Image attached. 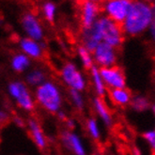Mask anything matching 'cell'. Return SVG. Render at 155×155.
<instances>
[{"mask_svg": "<svg viewBox=\"0 0 155 155\" xmlns=\"http://www.w3.org/2000/svg\"><path fill=\"white\" fill-rule=\"evenodd\" d=\"M154 22V8L142 0H134L125 20L120 25L125 36L136 37L146 32Z\"/></svg>", "mask_w": 155, "mask_h": 155, "instance_id": "cell-1", "label": "cell"}, {"mask_svg": "<svg viewBox=\"0 0 155 155\" xmlns=\"http://www.w3.org/2000/svg\"><path fill=\"white\" fill-rule=\"evenodd\" d=\"M36 105H39L45 112L56 115L63 109L64 95L56 81L47 79L38 87L34 88Z\"/></svg>", "mask_w": 155, "mask_h": 155, "instance_id": "cell-2", "label": "cell"}, {"mask_svg": "<svg viewBox=\"0 0 155 155\" xmlns=\"http://www.w3.org/2000/svg\"><path fill=\"white\" fill-rule=\"evenodd\" d=\"M8 95L24 112L34 111L36 103L30 87L22 80H14L7 87Z\"/></svg>", "mask_w": 155, "mask_h": 155, "instance_id": "cell-3", "label": "cell"}, {"mask_svg": "<svg viewBox=\"0 0 155 155\" xmlns=\"http://www.w3.org/2000/svg\"><path fill=\"white\" fill-rule=\"evenodd\" d=\"M94 25L101 36L102 42H105L117 49L122 45L125 35L121 29L120 25L115 23L104 15H101Z\"/></svg>", "mask_w": 155, "mask_h": 155, "instance_id": "cell-4", "label": "cell"}, {"mask_svg": "<svg viewBox=\"0 0 155 155\" xmlns=\"http://www.w3.org/2000/svg\"><path fill=\"white\" fill-rule=\"evenodd\" d=\"M59 77L64 86L69 90H76L84 92L87 89L88 82L85 74L74 62H66L62 65L59 71Z\"/></svg>", "mask_w": 155, "mask_h": 155, "instance_id": "cell-5", "label": "cell"}, {"mask_svg": "<svg viewBox=\"0 0 155 155\" xmlns=\"http://www.w3.org/2000/svg\"><path fill=\"white\" fill-rule=\"evenodd\" d=\"M132 1L127 0H104L102 10L109 19L121 25L129 12Z\"/></svg>", "mask_w": 155, "mask_h": 155, "instance_id": "cell-6", "label": "cell"}, {"mask_svg": "<svg viewBox=\"0 0 155 155\" xmlns=\"http://www.w3.org/2000/svg\"><path fill=\"white\" fill-rule=\"evenodd\" d=\"M94 65L99 69L117 66L118 60L117 49L105 42H101L92 52Z\"/></svg>", "mask_w": 155, "mask_h": 155, "instance_id": "cell-7", "label": "cell"}, {"mask_svg": "<svg viewBox=\"0 0 155 155\" xmlns=\"http://www.w3.org/2000/svg\"><path fill=\"white\" fill-rule=\"evenodd\" d=\"M60 142L65 150L74 155H87V149L85 142L74 131H63L60 134Z\"/></svg>", "mask_w": 155, "mask_h": 155, "instance_id": "cell-8", "label": "cell"}, {"mask_svg": "<svg viewBox=\"0 0 155 155\" xmlns=\"http://www.w3.org/2000/svg\"><path fill=\"white\" fill-rule=\"evenodd\" d=\"M100 74L108 90L126 87L127 82L124 71L117 66L100 69Z\"/></svg>", "mask_w": 155, "mask_h": 155, "instance_id": "cell-9", "label": "cell"}, {"mask_svg": "<svg viewBox=\"0 0 155 155\" xmlns=\"http://www.w3.org/2000/svg\"><path fill=\"white\" fill-rule=\"evenodd\" d=\"M22 27L26 38L42 41L44 38L43 26L39 19L32 13H25L22 18Z\"/></svg>", "mask_w": 155, "mask_h": 155, "instance_id": "cell-10", "label": "cell"}, {"mask_svg": "<svg viewBox=\"0 0 155 155\" xmlns=\"http://www.w3.org/2000/svg\"><path fill=\"white\" fill-rule=\"evenodd\" d=\"M101 8L99 4L93 2H82L80 8V22L82 29H87L93 26L98 18L101 16Z\"/></svg>", "mask_w": 155, "mask_h": 155, "instance_id": "cell-11", "label": "cell"}, {"mask_svg": "<svg viewBox=\"0 0 155 155\" xmlns=\"http://www.w3.org/2000/svg\"><path fill=\"white\" fill-rule=\"evenodd\" d=\"M19 47L23 54L31 60H39L44 54L45 45L42 41H37L29 38H22L19 41Z\"/></svg>", "mask_w": 155, "mask_h": 155, "instance_id": "cell-12", "label": "cell"}, {"mask_svg": "<svg viewBox=\"0 0 155 155\" xmlns=\"http://www.w3.org/2000/svg\"><path fill=\"white\" fill-rule=\"evenodd\" d=\"M92 107L99 120L107 128H111L114 124V117L104 99L97 96L94 97L92 100Z\"/></svg>", "mask_w": 155, "mask_h": 155, "instance_id": "cell-13", "label": "cell"}, {"mask_svg": "<svg viewBox=\"0 0 155 155\" xmlns=\"http://www.w3.org/2000/svg\"><path fill=\"white\" fill-rule=\"evenodd\" d=\"M26 127L34 144L41 150L46 149L48 145V138L44 134L40 122L36 118L31 117L26 121Z\"/></svg>", "mask_w": 155, "mask_h": 155, "instance_id": "cell-14", "label": "cell"}, {"mask_svg": "<svg viewBox=\"0 0 155 155\" xmlns=\"http://www.w3.org/2000/svg\"><path fill=\"white\" fill-rule=\"evenodd\" d=\"M107 95L112 104L117 107L128 106L133 97L132 92L127 87L110 89L107 91Z\"/></svg>", "mask_w": 155, "mask_h": 155, "instance_id": "cell-15", "label": "cell"}, {"mask_svg": "<svg viewBox=\"0 0 155 155\" xmlns=\"http://www.w3.org/2000/svg\"><path fill=\"white\" fill-rule=\"evenodd\" d=\"M81 41H82V45L91 53L102 42L101 36H100L95 25L87 29H82Z\"/></svg>", "mask_w": 155, "mask_h": 155, "instance_id": "cell-16", "label": "cell"}, {"mask_svg": "<svg viewBox=\"0 0 155 155\" xmlns=\"http://www.w3.org/2000/svg\"><path fill=\"white\" fill-rule=\"evenodd\" d=\"M47 80V74L41 68L29 69L25 72V83L29 87L36 88Z\"/></svg>", "mask_w": 155, "mask_h": 155, "instance_id": "cell-17", "label": "cell"}, {"mask_svg": "<svg viewBox=\"0 0 155 155\" xmlns=\"http://www.w3.org/2000/svg\"><path fill=\"white\" fill-rule=\"evenodd\" d=\"M89 76H90V82L92 85L93 91L95 92L97 97L104 98L105 95H107L108 89L105 87L104 82L100 74V69L96 66H93L89 70Z\"/></svg>", "mask_w": 155, "mask_h": 155, "instance_id": "cell-18", "label": "cell"}, {"mask_svg": "<svg viewBox=\"0 0 155 155\" xmlns=\"http://www.w3.org/2000/svg\"><path fill=\"white\" fill-rule=\"evenodd\" d=\"M32 60L22 52L16 53L11 58V68L16 74H25L31 68Z\"/></svg>", "mask_w": 155, "mask_h": 155, "instance_id": "cell-19", "label": "cell"}, {"mask_svg": "<svg viewBox=\"0 0 155 155\" xmlns=\"http://www.w3.org/2000/svg\"><path fill=\"white\" fill-rule=\"evenodd\" d=\"M151 102L150 100L145 95L142 94H137V95H133L130 106L134 111L137 113H143L150 109L151 107Z\"/></svg>", "mask_w": 155, "mask_h": 155, "instance_id": "cell-20", "label": "cell"}, {"mask_svg": "<svg viewBox=\"0 0 155 155\" xmlns=\"http://www.w3.org/2000/svg\"><path fill=\"white\" fill-rule=\"evenodd\" d=\"M86 130L91 139L100 141L102 138V129L97 118L90 117L86 121Z\"/></svg>", "mask_w": 155, "mask_h": 155, "instance_id": "cell-21", "label": "cell"}, {"mask_svg": "<svg viewBox=\"0 0 155 155\" xmlns=\"http://www.w3.org/2000/svg\"><path fill=\"white\" fill-rule=\"evenodd\" d=\"M77 57L81 62V65L83 66L86 70H90L94 65V60L92 53L88 51L87 48H85L83 45H79L76 50Z\"/></svg>", "mask_w": 155, "mask_h": 155, "instance_id": "cell-22", "label": "cell"}, {"mask_svg": "<svg viewBox=\"0 0 155 155\" xmlns=\"http://www.w3.org/2000/svg\"><path fill=\"white\" fill-rule=\"evenodd\" d=\"M69 99L71 104L77 111H83L86 107V99L83 92L76 90H69Z\"/></svg>", "mask_w": 155, "mask_h": 155, "instance_id": "cell-23", "label": "cell"}, {"mask_svg": "<svg viewBox=\"0 0 155 155\" xmlns=\"http://www.w3.org/2000/svg\"><path fill=\"white\" fill-rule=\"evenodd\" d=\"M42 14L49 23L54 22L57 15V6L53 2L47 1L42 5Z\"/></svg>", "mask_w": 155, "mask_h": 155, "instance_id": "cell-24", "label": "cell"}, {"mask_svg": "<svg viewBox=\"0 0 155 155\" xmlns=\"http://www.w3.org/2000/svg\"><path fill=\"white\" fill-rule=\"evenodd\" d=\"M12 120V113L6 104L0 102V125H4Z\"/></svg>", "mask_w": 155, "mask_h": 155, "instance_id": "cell-25", "label": "cell"}, {"mask_svg": "<svg viewBox=\"0 0 155 155\" xmlns=\"http://www.w3.org/2000/svg\"><path fill=\"white\" fill-rule=\"evenodd\" d=\"M143 138L145 139L146 143L149 145V147L151 150H155V131L153 129L147 130L143 133Z\"/></svg>", "mask_w": 155, "mask_h": 155, "instance_id": "cell-26", "label": "cell"}, {"mask_svg": "<svg viewBox=\"0 0 155 155\" xmlns=\"http://www.w3.org/2000/svg\"><path fill=\"white\" fill-rule=\"evenodd\" d=\"M12 121L13 122V124L16 127H18V128H24V127L26 126V121L24 120V117H22L21 116L12 117Z\"/></svg>", "mask_w": 155, "mask_h": 155, "instance_id": "cell-27", "label": "cell"}, {"mask_svg": "<svg viewBox=\"0 0 155 155\" xmlns=\"http://www.w3.org/2000/svg\"><path fill=\"white\" fill-rule=\"evenodd\" d=\"M64 122L66 125V130H70V131H74L76 127V124H77L75 118L71 117H68L64 120Z\"/></svg>", "mask_w": 155, "mask_h": 155, "instance_id": "cell-28", "label": "cell"}, {"mask_svg": "<svg viewBox=\"0 0 155 155\" xmlns=\"http://www.w3.org/2000/svg\"><path fill=\"white\" fill-rule=\"evenodd\" d=\"M56 115L58 117V118H59L60 120H62V121H64V120H66V118L68 117V115H67L66 111H64L63 109H61L60 111H58Z\"/></svg>", "mask_w": 155, "mask_h": 155, "instance_id": "cell-29", "label": "cell"}, {"mask_svg": "<svg viewBox=\"0 0 155 155\" xmlns=\"http://www.w3.org/2000/svg\"><path fill=\"white\" fill-rule=\"evenodd\" d=\"M147 31L150 32V36L152 38V40H154V37H155V22H153V23L150 25L149 29H148Z\"/></svg>", "mask_w": 155, "mask_h": 155, "instance_id": "cell-30", "label": "cell"}, {"mask_svg": "<svg viewBox=\"0 0 155 155\" xmlns=\"http://www.w3.org/2000/svg\"><path fill=\"white\" fill-rule=\"evenodd\" d=\"M132 155H143V152L138 147L134 146V147H133V149H132Z\"/></svg>", "mask_w": 155, "mask_h": 155, "instance_id": "cell-31", "label": "cell"}, {"mask_svg": "<svg viewBox=\"0 0 155 155\" xmlns=\"http://www.w3.org/2000/svg\"><path fill=\"white\" fill-rule=\"evenodd\" d=\"M80 2H86V1H88V2H93V3H97L99 4L100 2H103L104 0H79Z\"/></svg>", "mask_w": 155, "mask_h": 155, "instance_id": "cell-32", "label": "cell"}, {"mask_svg": "<svg viewBox=\"0 0 155 155\" xmlns=\"http://www.w3.org/2000/svg\"><path fill=\"white\" fill-rule=\"evenodd\" d=\"M142 1L146 2V3H148V4H151L153 2V0H142Z\"/></svg>", "mask_w": 155, "mask_h": 155, "instance_id": "cell-33", "label": "cell"}, {"mask_svg": "<svg viewBox=\"0 0 155 155\" xmlns=\"http://www.w3.org/2000/svg\"><path fill=\"white\" fill-rule=\"evenodd\" d=\"M105 155H116V154H114V153H112V152H108V153H106Z\"/></svg>", "mask_w": 155, "mask_h": 155, "instance_id": "cell-34", "label": "cell"}, {"mask_svg": "<svg viewBox=\"0 0 155 155\" xmlns=\"http://www.w3.org/2000/svg\"><path fill=\"white\" fill-rule=\"evenodd\" d=\"M127 1H134V0H127Z\"/></svg>", "mask_w": 155, "mask_h": 155, "instance_id": "cell-35", "label": "cell"}, {"mask_svg": "<svg viewBox=\"0 0 155 155\" xmlns=\"http://www.w3.org/2000/svg\"><path fill=\"white\" fill-rule=\"evenodd\" d=\"M92 155H98V154H92Z\"/></svg>", "mask_w": 155, "mask_h": 155, "instance_id": "cell-36", "label": "cell"}, {"mask_svg": "<svg viewBox=\"0 0 155 155\" xmlns=\"http://www.w3.org/2000/svg\"><path fill=\"white\" fill-rule=\"evenodd\" d=\"M0 127H1V125H0Z\"/></svg>", "mask_w": 155, "mask_h": 155, "instance_id": "cell-37", "label": "cell"}]
</instances>
